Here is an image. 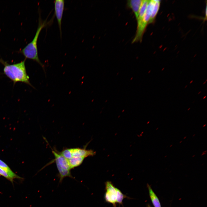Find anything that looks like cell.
<instances>
[{
	"label": "cell",
	"instance_id": "cell-20",
	"mask_svg": "<svg viewBox=\"0 0 207 207\" xmlns=\"http://www.w3.org/2000/svg\"><path fill=\"white\" fill-rule=\"evenodd\" d=\"M187 137V136H185L184 138L183 139H185Z\"/></svg>",
	"mask_w": 207,
	"mask_h": 207
},
{
	"label": "cell",
	"instance_id": "cell-14",
	"mask_svg": "<svg viewBox=\"0 0 207 207\" xmlns=\"http://www.w3.org/2000/svg\"><path fill=\"white\" fill-rule=\"evenodd\" d=\"M116 202L119 204H122V201L126 197V195L122 193L121 191L118 189L116 188Z\"/></svg>",
	"mask_w": 207,
	"mask_h": 207
},
{
	"label": "cell",
	"instance_id": "cell-22",
	"mask_svg": "<svg viewBox=\"0 0 207 207\" xmlns=\"http://www.w3.org/2000/svg\"><path fill=\"white\" fill-rule=\"evenodd\" d=\"M201 92V91H200L198 93V94H199Z\"/></svg>",
	"mask_w": 207,
	"mask_h": 207
},
{
	"label": "cell",
	"instance_id": "cell-29",
	"mask_svg": "<svg viewBox=\"0 0 207 207\" xmlns=\"http://www.w3.org/2000/svg\"><path fill=\"white\" fill-rule=\"evenodd\" d=\"M147 207H151L150 206L148 205Z\"/></svg>",
	"mask_w": 207,
	"mask_h": 207
},
{
	"label": "cell",
	"instance_id": "cell-10",
	"mask_svg": "<svg viewBox=\"0 0 207 207\" xmlns=\"http://www.w3.org/2000/svg\"><path fill=\"white\" fill-rule=\"evenodd\" d=\"M85 158L82 157H72L68 159L71 169L80 166Z\"/></svg>",
	"mask_w": 207,
	"mask_h": 207
},
{
	"label": "cell",
	"instance_id": "cell-32",
	"mask_svg": "<svg viewBox=\"0 0 207 207\" xmlns=\"http://www.w3.org/2000/svg\"><path fill=\"white\" fill-rule=\"evenodd\" d=\"M167 156H165V158Z\"/></svg>",
	"mask_w": 207,
	"mask_h": 207
},
{
	"label": "cell",
	"instance_id": "cell-21",
	"mask_svg": "<svg viewBox=\"0 0 207 207\" xmlns=\"http://www.w3.org/2000/svg\"><path fill=\"white\" fill-rule=\"evenodd\" d=\"M206 81H205V82H204V83H203V84H204L206 83Z\"/></svg>",
	"mask_w": 207,
	"mask_h": 207
},
{
	"label": "cell",
	"instance_id": "cell-1",
	"mask_svg": "<svg viewBox=\"0 0 207 207\" xmlns=\"http://www.w3.org/2000/svg\"><path fill=\"white\" fill-rule=\"evenodd\" d=\"M26 59L19 63L10 64L0 58V62L4 66L3 73L13 83L14 85L18 82L26 84L33 88L30 82L25 66Z\"/></svg>",
	"mask_w": 207,
	"mask_h": 207
},
{
	"label": "cell",
	"instance_id": "cell-28",
	"mask_svg": "<svg viewBox=\"0 0 207 207\" xmlns=\"http://www.w3.org/2000/svg\"><path fill=\"white\" fill-rule=\"evenodd\" d=\"M187 85H186V86H185V88H186L187 87Z\"/></svg>",
	"mask_w": 207,
	"mask_h": 207
},
{
	"label": "cell",
	"instance_id": "cell-15",
	"mask_svg": "<svg viewBox=\"0 0 207 207\" xmlns=\"http://www.w3.org/2000/svg\"><path fill=\"white\" fill-rule=\"evenodd\" d=\"M0 176H1L4 177L7 179L11 181L13 184L14 179L9 175L5 171L0 167Z\"/></svg>",
	"mask_w": 207,
	"mask_h": 207
},
{
	"label": "cell",
	"instance_id": "cell-19",
	"mask_svg": "<svg viewBox=\"0 0 207 207\" xmlns=\"http://www.w3.org/2000/svg\"><path fill=\"white\" fill-rule=\"evenodd\" d=\"M206 97V96H205L203 97V99H204Z\"/></svg>",
	"mask_w": 207,
	"mask_h": 207
},
{
	"label": "cell",
	"instance_id": "cell-11",
	"mask_svg": "<svg viewBox=\"0 0 207 207\" xmlns=\"http://www.w3.org/2000/svg\"><path fill=\"white\" fill-rule=\"evenodd\" d=\"M149 1L150 0H142L138 16L136 19L137 23L139 22L144 16Z\"/></svg>",
	"mask_w": 207,
	"mask_h": 207
},
{
	"label": "cell",
	"instance_id": "cell-26",
	"mask_svg": "<svg viewBox=\"0 0 207 207\" xmlns=\"http://www.w3.org/2000/svg\"><path fill=\"white\" fill-rule=\"evenodd\" d=\"M195 135V134H194V135H193V137Z\"/></svg>",
	"mask_w": 207,
	"mask_h": 207
},
{
	"label": "cell",
	"instance_id": "cell-12",
	"mask_svg": "<svg viewBox=\"0 0 207 207\" xmlns=\"http://www.w3.org/2000/svg\"><path fill=\"white\" fill-rule=\"evenodd\" d=\"M150 196L152 202L154 207H161L160 204L159 200L153 191L150 186L148 185Z\"/></svg>",
	"mask_w": 207,
	"mask_h": 207
},
{
	"label": "cell",
	"instance_id": "cell-31",
	"mask_svg": "<svg viewBox=\"0 0 207 207\" xmlns=\"http://www.w3.org/2000/svg\"><path fill=\"white\" fill-rule=\"evenodd\" d=\"M164 68H163L162 69V71L163 70H164Z\"/></svg>",
	"mask_w": 207,
	"mask_h": 207
},
{
	"label": "cell",
	"instance_id": "cell-9",
	"mask_svg": "<svg viewBox=\"0 0 207 207\" xmlns=\"http://www.w3.org/2000/svg\"><path fill=\"white\" fill-rule=\"evenodd\" d=\"M0 167L5 171L13 179H15L21 180L23 179V178L18 176L1 159H0Z\"/></svg>",
	"mask_w": 207,
	"mask_h": 207
},
{
	"label": "cell",
	"instance_id": "cell-27",
	"mask_svg": "<svg viewBox=\"0 0 207 207\" xmlns=\"http://www.w3.org/2000/svg\"><path fill=\"white\" fill-rule=\"evenodd\" d=\"M172 146V145H171L170 146V147H171V146Z\"/></svg>",
	"mask_w": 207,
	"mask_h": 207
},
{
	"label": "cell",
	"instance_id": "cell-17",
	"mask_svg": "<svg viewBox=\"0 0 207 207\" xmlns=\"http://www.w3.org/2000/svg\"><path fill=\"white\" fill-rule=\"evenodd\" d=\"M206 124H205L203 125V127H204L206 126Z\"/></svg>",
	"mask_w": 207,
	"mask_h": 207
},
{
	"label": "cell",
	"instance_id": "cell-24",
	"mask_svg": "<svg viewBox=\"0 0 207 207\" xmlns=\"http://www.w3.org/2000/svg\"><path fill=\"white\" fill-rule=\"evenodd\" d=\"M182 142V141H181L179 142V143H181Z\"/></svg>",
	"mask_w": 207,
	"mask_h": 207
},
{
	"label": "cell",
	"instance_id": "cell-34",
	"mask_svg": "<svg viewBox=\"0 0 207 207\" xmlns=\"http://www.w3.org/2000/svg\"><path fill=\"white\" fill-rule=\"evenodd\" d=\"M207 81V79H206V81Z\"/></svg>",
	"mask_w": 207,
	"mask_h": 207
},
{
	"label": "cell",
	"instance_id": "cell-6",
	"mask_svg": "<svg viewBox=\"0 0 207 207\" xmlns=\"http://www.w3.org/2000/svg\"><path fill=\"white\" fill-rule=\"evenodd\" d=\"M116 188L109 181L106 183V191L105 193L104 198L106 201L111 203L114 207L116 206Z\"/></svg>",
	"mask_w": 207,
	"mask_h": 207
},
{
	"label": "cell",
	"instance_id": "cell-30",
	"mask_svg": "<svg viewBox=\"0 0 207 207\" xmlns=\"http://www.w3.org/2000/svg\"><path fill=\"white\" fill-rule=\"evenodd\" d=\"M158 129V127L157 128H156V130H157Z\"/></svg>",
	"mask_w": 207,
	"mask_h": 207
},
{
	"label": "cell",
	"instance_id": "cell-18",
	"mask_svg": "<svg viewBox=\"0 0 207 207\" xmlns=\"http://www.w3.org/2000/svg\"><path fill=\"white\" fill-rule=\"evenodd\" d=\"M193 80H192L189 83L190 84H191L193 82Z\"/></svg>",
	"mask_w": 207,
	"mask_h": 207
},
{
	"label": "cell",
	"instance_id": "cell-4",
	"mask_svg": "<svg viewBox=\"0 0 207 207\" xmlns=\"http://www.w3.org/2000/svg\"><path fill=\"white\" fill-rule=\"evenodd\" d=\"M49 146L55 158L53 162L55 161V163L59 172L58 177L60 179H63L68 177L70 174L71 169L68 159L56 149H53L50 145Z\"/></svg>",
	"mask_w": 207,
	"mask_h": 207
},
{
	"label": "cell",
	"instance_id": "cell-8",
	"mask_svg": "<svg viewBox=\"0 0 207 207\" xmlns=\"http://www.w3.org/2000/svg\"><path fill=\"white\" fill-rule=\"evenodd\" d=\"M142 0H130L127 1L128 7L131 9L137 19Z\"/></svg>",
	"mask_w": 207,
	"mask_h": 207
},
{
	"label": "cell",
	"instance_id": "cell-33",
	"mask_svg": "<svg viewBox=\"0 0 207 207\" xmlns=\"http://www.w3.org/2000/svg\"><path fill=\"white\" fill-rule=\"evenodd\" d=\"M150 71H149V72H148V73H149L150 72Z\"/></svg>",
	"mask_w": 207,
	"mask_h": 207
},
{
	"label": "cell",
	"instance_id": "cell-7",
	"mask_svg": "<svg viewBox=\"0 0 207 207\" xmlns=\"http://www.w3.org/2000/svg\"><path fill=\"white\" fill-rule=\"evenodd\" d=\"M55 15L57 21L60 31L61 37H62V21L64 9L65 1L64 0H56L54 1Z\"/></svg>",
	"mask_w": 207,
	"mask_h": 207
},
{
	"label": "cell",
	"instance_id": "cell-23",
	"mask_svg": "<svg viewBox=\"0 0 207 207\" xmlns=\"http://www.w3.org/2000/svg\"><path fill=\"white\" fill-rule=\"evenodd\" d=\"M195 156V155H193L192 156V157H194Z\"/></svg>",
	"mask_w": 207,
	"mask_h": 207
},
{
	"label": "cell",
	"instance_id": "cell-13",
	"mask_svg": "<svg viewBox=\"0 0 207 207\" xmlns=\"http://www.w3.org/2000/svg\"><path fill=\"white\" fill-rule=\"evenodd\" d=\"M160 4V1L156 0V2L148 24L152 23L154 22L159 11Z\"/></svg>",
	"mask_w": 207,
	"mask_h": 207
},
{
	"label": "cell",
	"instance_id": "cell-16",
	"mask_svg": "<svg viewBox=\"0 0 207 207\" xmlns=\"http://www.w3.org/2000/svg\"><path fill=\"white\" fill-rule=\"evenodd\" d=\"M207 152V151H206H206H205H205H204L203 152V153H202V154L201 155H202V156H203V155H204V154H206V153H205V152Z\"/></svg>",
	"mask_w": 207,
	"mask_h": 207
},
{
	"label": "cell",
	"instance_id": "cell-25",
	"mask_svg": "<svg viewBox=\"0 0 207 207\" xmlns=\"http://www.w3.org/2000/svg\"><path fill=\"white\" fill-rule=\"evenodd\" d=\"M190 109V108H188V109L187 110L188 111Z\"/></svg>",
	"mask_w": 207,
	"mask_h": 207
},
{
	"label": "cell",
	"instance_id": "cell-5",
	"mask_svg": "<svg viewBox=\"0 0 207 207\" xmlns=\"http://www.w3.org/2000/svg\"><path fill=\"white\" fill-rule=\"evenodd\" d=\"M60 153L66 159H68L72 157H82L85 158L95 155L96 153L91 150H87L85 148H65Z\"/></svg>",
	"mask_w": 207,
	"mask_h": 207
},
{
	"label": "cell",
	"instance_id": "cell-3",
	"mask_svg": "<svg viewBox=\"0 0 207 207\" xmlns=\"http://www.w3.org/2000/svg\"><path fill=\"white\" fill-rule=\"evenodd\" d=\"M155 2L156 0H150L144 16L142 19L137 23L136 34L132 41V43L141 41L143 34L146 26L148 24Z\"/></svg>",
	"mask_w": 207,
	"mask_h": 207
},
{
	"label": "cell",
	"instance_id": "cell-2",
	"mask_svg": "<svg viewBox=\"0 0 207 207\" xmlns=\"http://www.w3.org/2000/svg\"><path fill=\"white\" fill-rule=\"evenodd\" d=\"M47 20H43L39 16L38 25L35 36L32 41L28 44L24 48L19 51L25 57V59H28L33 60L38 63L42 68L45 72L44 65L41 62L39 58L37 46V42L42 29L49 23Z\"/></svg>",
	"mask_w": 207,
	"mask_h": 207
}]
</instances>
